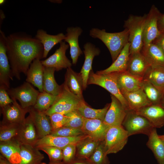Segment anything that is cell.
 <instances>
[{
  "instance_id": "cell-19",
  "label": "cell",
  "mask_w": 164,
  "mask_h": 164,
  "mask_svg": "<svg viewBox=\"0 0 164 164\" xmlns=\"http://www.w3.org/2000/svg\"><path fill=\"white\" fill-rule=\"evenodd\" d=\"M20 125L17 135V140L21 143L33 146L38 139L37 138L35 125L30 113Z\"/></svg>"
},
{
  "instance_id": "cell-18",
  "label": "cell",
  "mask_w": 164,
  "mask_h": 164,
  "mask_svg": "<svg viewBox=\"0 0 164 164\" xmlns=\"http://www.w3.org/2000/svg\"><path fill=\"white\" fill-rule=\"evenodd\" d=\"M66 31L67 33L64 40L68 44L72 63L75 65L77 62L79 57L83 53L78 42L79 37L83 30L80 27L77 26L68 27Z\"/></svg>"
},
{
  "instance_id": "cell-1",
  "label": "cell",
  "mask_w": 164,
  "mask_h": 164,
  "mask_svg": "<svg viewBox=\"0 0 164 164\" xmlns=\"http://www.w3.org/2000/svg\"><path fill=\"white\" fill-rule=\"evenodd\" d=\"M7 54L13 76L20 79V74L26 75L35 59L43 58V47L36 38L18 33L5 37Z\"/></svg>"
},
{
  "instance_id": "cell-40",
  "label": "cell",
  "mask_w": 164,
  "mask_h": 164,
  "mask_svg": "<svg viewBox=\"0 0 164 164\" xmlns=\"http://www.w3.org/2000/svg\"><path fill=\"white\" fill-rule=\"evenodd\" d=\"M65 115L68 117L69 120L64 127L81 129L84 122V118L77 110L71 111Z\"/></svg>"
},
{
  "instance_id": "cell-5",
  "label": "cell",
  "mask_w": 164,
  "mask_h": 164,
  "mask_svg": "<svg viewBox=\"0 0 164 164\" xmlns=\"http://www.w3.org/2000/svg\"><path fill=\"white\" fill-rule=\"evenodd\" d=\"M84 101L80 99L69 90L64 83L61 93L55 103L45 111L48 116L53 114L59 113L65 114L77 110L81 103Z\"/></svg>"
},
{
  "instance_id": "cell-52",
  "label": "cell",
  "mask_w": 164,
  "mask_h": 164,
  "mask_svg": "<svg viewBox=\"0 0 164 164\" xmlns=\"http://www.w3.org/2000/svg\"><path fill=\"white\" fill-rule=\"evenodd\" d=\"M159 137L161 139L163 142H164V135H159Z\"/></svg>"
},
{
  "instance_id": "cell-27",
  "label": "cell",
  "mask_w": 164,
  "mask_h": 164,
  "mask_svg": "<svg viewBox=\"0 0 164 164\" xmlns=\"http://www.w3.org/2000/svg\"><path fill=\"white\" fill-rule=\"evenodd\" d=\"M130 45L129 42L125 45L116 59L110 66L105 69L97 71L96 73L104 74L126 71L129 58Z\"/></svg>"
},
{
  "instance_id": "cell-49",
  "label": "cell",
  "mask_w": 164,
  "mask_h": 164,
  "mask_svg": "<svg viewBox=\"0 0 164 164\" xmlns=\"http://www.w3.org/2000/svg\"><path fill=\"white\" fill-rule=\"evenodd\" d=\"M0 164H11L2 155L0 156Z\"/></svg>"
},
{
  "instance_id": "cell-31",
  "label": "cell",
  "mask_w": 164,
  "mask_h": 164,
  "mask_svg": "<svg viewBox=\"0 0 164 164\" xmlns=\"http://www.w3.org/2000/svg\"><path fill=\"white\" fill-rule=\"evenodd\" d=\"M56 71L53 67H44L43 80V89L44 91L57 96L61 93L63 84L59 85L56 82L54 76Z\"/></svg>"
},
{
  "instance_id": "cell-16",
  "label": "cell",
  "mask_w": 164,
  "mask_h": 164,
  "mask_svg": "<svg viewBox=\"0 0 164 164\" xmlns=\"http://www.w3.org/2000/svg\"><path fill=\"white\" fill-rule=\"evenodd\" d=\"M135 111L146 118L154 128L164 125V108L161 104H152Z\"/></svg>"
},
{
  "instance_id": "cell-12",
  "label": "cell",
  "mask_w": 164,
  "mask_h": 164,
  "mask_svg": "<svg viewBox=\"0 0 164 164\" xmlns=\"http://www.w3.org/2000/svg\"><path fill=\"white\" fill-rule=\"evenodd\" d=\"M111 102L103 120L109 127L122 125L127 113V110L115 96L111 95Z\"/></svg>"
},
{
  "instance_id": "cell-21",
  "label": "cell",
  "mask_w": 164,
  "mask_h": 164,
  "mask_svg": "<svg viewBox=\"0 0 164 164\" xmlns=\"http://www.w3.org/2000/svg\"><path fill=\"white\" fill-rule=\"evenodd\" d=\"M151 66L141 52L130 54L126 71L143 78Z\"/></svg>"
},
{
  "instance_id": "cell-8",
  "label": "cell",
  "mask_w": 164,
  "mask_h": 164,
  "mask_svg": "<svg viewBox=\"0 0 164 164\" xmlns=\"http://www.w3.org/2000/svg\"><path fill=\"white\" fill-rule=\"evenodd\" d=\"M7 91L10 97L18 100L21 106L24 109L34 105L39 93L27 82L16 87L10 88Z\"/></svg>"
},
{
  "instance_id": "cell-39",
  "label": "cell",
  "mask_w": 164,
  "mask_h": 164,
  "mask_svg": "<svg viewBox=\"0 0 164 164\" xmlns=\"http://www.w3.org/2000/svg\"><path fill=\"white\" fill-rule=\"evenodd\" d=\"M18 125L6 124L0 128V141L5 142L12 140L17 136L19 129Z\"/></svg>"
},
{
  "instance_id": "cell-26",
  "label": "cell",
  "mask_w": 164,
  "mask_h": 164,
  "mask_svg": "<svg viewBox=\"0 0 164 164\" xmlns=\"http://www.w3.org/2000/svg\"><path fill=\"white\" fill-rule=\"evenodd\" d=\"M121 94L126 100L129 109L135 111L152 104L142 88L137 91Z\"/></svg>"
},
{
  "instance_id": "cell-28",
  "label": "cell",
  "mask_w": 164,
  "mask_h": 164,
  "mask_svg": "<svg viewBox=\"0 0 164 164\" xmlns=\"http://www.w3.org/2000/svg\"><path fill=\"white\" fill-rule=\"evenodd\" d=\"M65 37L63 33L56 35L48 34L43 29L37 30L36 38L39 40L43 47V58H46L48 53L53 47L56 44L64 40Z\"/></svg>"
},
{
  "instance_id": "cell-35",
  "label": "cell",
  "mask_w": 164,
  "mask_h": 164,
  "mask_svg": "<svg viewBox=\"0 0 164 164\" xmlns=\"http://www.w3.org/2000/svg\"><path fill=\"white\" fill-rule=\"evenodd\" d=\"M111 103L107 104L103 108L95 109L87 105L84 101H82L77 110L84 118L104 120Z\"/></svg>"
},
{
  "instance_id": "cell-43",
  "label": "cell",
  "mask_w": 164,
  "mask_h": 164,
  "mask_svg": "<svg viewBox=\"0 0 164 164\" xmlns=\"http://www.w3.org/2000/svg\"><path fill=\"white\" fill-rule=\"evenodd\" d=\"M49 117L52 131L64 127L69 120L66 115L59 113L53 114Z\"/></svg>"
},
{
  "instance_id": "cell-4",
  "label": "cell",
  "mask_w": 164,
  "mask_h": 164,
  "mask_svg": "<svg viewBox=\"0 0 164 164\" xmlns=\"http://www.w3.org/2000/svg\"><path fill=\"white\" fill-rule=\"evenodd\" d=\"M117 72L100 74L94 73L92 70L90 73L87 85L95 84L108 91L117 98L127 110L130 109L128 103L122 94L118 85Z\"/></svg>"
},
{
  "instance_id": "cell-48",
  "label": "cell",
  "mask_w": 164,
  "mask_h": 164,
  "mask_svg": "<svg viewBox=\"0 0 164 164\" xmlns=\"http://www.w3.org/2000/svg\"><path fill=\"white\" fill-rule=\"evenodd\" d=\"M69 164H90L86 160L77 159Z\"/></svg>"
},
{
  "instance_id": "cell-14",
  "label": "cell",
  "mask_w": 164,
  "mask_h": 164,
  "mask_svg": "<svg viewBox=\"0 0 164 164\" xmlns=\"http://www.w3.org/2000/svg\"><path fill=\"white\" fill-rule=\"evenodd\" d=\"M11 98L13 100L12 104L2 108L3 121L6 124L19 125L24 121L25 115L29 112L30 108H23L18 104L16 100Z\"/></svg>"
},
{
  "instance_id": "cell-22",
  "label": "cell",
  "mask_w": 164,
  "mask_h": 164,
  "mask_svg": "<svg viewBox=\"0 0 164 164\" xmlns=\"http://www.w3.org/2000/svg\"><path fill=\"white\" fill-rule=\"evenodd\" d=\"M40 59L37 58L31 64L26 74V81L38 88L40 92H43V80L44 67Z\"/></svg>"
},
{
  "instance_id": "cell-50",
  "label": "cell",
  "mask_w": 164,
  "mask_h": 164,
  "mask_svg": "<svg viewBox=\"0 0 164 164\" xmlns=\"http://www.w3.org/2000/svg\"><path fill=\"white\" fill-rule=\"evenodd\" d=\"M160 104L164 108V91L162 93V97Z\"/></svg>"
},
{
  "instance_id": "cell-17",
  "label": "cell",
  "mask_w": 164,
  "mask_h": 164,
  "mask_svg": "<svg viewBox=\"0 0 164 164\" xmlns=\"http://www.w3.org/2000/svg\"><path fill=\"white\" fill-rule=\"evenodd\" d=\"M83 52L85 60L80 73L83 80V89L85 90L87 85V81L90 72L92 70V63L94 57L98 56L100 50L98 47L90 42H87L84 46Z\"/></svg>"
},
{
  "instance_id": "cell-24",
  "label": "cell",
  "mask_w": 164,
  "mask_h": 164,
  "mask_svg": "<svg viewBox=\"0 0 164 164\" xmlns=\"http://www.w3.org/2000/svg\"><path fill=\"white\" fill-rule=\"evenodd\" d=\"M64 83L71 92L80 99L84 100L82 94L83 80L80 73L75 72L71 67L67 69Z\"/></svg>"
},
{
  "instance_id": "cell-11",
  "label": "cell",
  "mask_w": 164,
  "mask_h": 164,
  "mask_svg": "<svg viewBox=\"0 0 164 164\" xmlns=\"http://www.w3.org/2000/svg\"><path fill=\"white\" fill-rule=\"evenodd\" d=\"M60 43L59 48L53 54L45 60H41L44 67L53 68L56 71L71 67L72 63L66 55L69 45L63 41Z\"/></svg>"
},
{
  "instance_id": "cell-46",
  "label": "cell",
  "mask_w": 164,
  "mask_h": 164,
  "mask_svg": "<svg viewBox=\"0 0 164 164\" xmlns=\"http://www.w3.org/2000/svg\"><path fill=\"white\" fill-rule=\"evenodd\" d=\"M152 43L158 47L164 54V32L160 33Z\"/></svg>"
},
{
  "instance_id": "cell-37",
  "label": "cell",
  "mask_w": 164,
  "mask_h": 164,
  "mask_svg": "<svg viewBox=\"0 0 164 164\" xmlns=\"http://www.w3.org/2000/svg\"><path fill=\"white\" fill-rule=\"evenodd\" d=\"M149 100L153 104H160L162 92L147 80L143 79L142 87Z\"/></svg>"
},
{
  "instance_id": "cell-9",
  "label": "cell",
  "mask_w": 164,
  "mask_h": 164,
  "mask_svg": "<svg viewBox=\"0 0 164 164\" xmlns=\"http://www.w3.org/2000/svg\"><path fill=\"white\" fill-rule=\"evenodd\" d=\"M162 13L154 5L151 6L146 14L144 24L143 48L147 47L160 34L158 28V21Z\"/></svg>"
},
{
  "instance_id": "cell-2",
  "label": "cell",
  "mask_w": 164,
  "mask_h": 164,
  "mask_svg": "<svg viewBox=\"0 0 164 164\" xmlns=\"http://www.w3.org/2000/svg\"><path fill=\"white\" fill-rule=\"evenodd\" d=\"M89 35L93 38L100 39L105 45L110 52L113 62L129 42V32L126 29L120 32L110 33L104 29L93 28L90 30Z\"/></svg>"
},
{
  "instance_id": "cell-51",
  "label": "cell",
  "mask_w": 164,
  "mask_h": 164,
  "mask_svg": "<svg viewBox=\"0 0 164 164\" xmlns=\"http://www.w3.org/2000/svg\"><path fill=\"white\" fill-rule=\"evenodd\" d=\"M50 164H65L63 162H51Z\"/></svg>"
},
{
  "instance_id": "cell-23",
  "label": "cell",
  "mask_w": 164,
  "mask_h": 164,
  "mask_svg": "<svg viewBox=\"0 0 164 164\" xmlns=\"http://www.w3.org/2000/svg\"><path fill=\"white\" fill-rule=\"evenodd\" d=\"M21 144L18 140L12 139L1 142L0 152L11 164H19L20 162Z\"/></svg>"
},
{
  "instance_id": "cell-3",
  "label": "cell",
  "mask_w": 164,
  "mask_h": 164,
  "mask_svg": "<svg viewBox=\"0 0 164 164\" xmlns=\"http://www.w3.org/2000/svg\"><path fill=\"white\" fill-rule=\"evenodd\" d=\"M146 16L145 14L143 16L131 15L124 21V27L129 32L130 54L140 52L143 48V33Z\"/></svg>"
},
{
  "instance_id": "cell-33",
  "label": "cell",
  "mask_w": 164,
  "mask_h": 164,
  "mask_svg": "<svg viewBox=\"0 0 164 164\" xmlns=\"http://www.w3.org/2000/svg\"><path fill=\"white\" fill-rule=\"evenodd\" d=\"M151 66H164V54L157 46L152 43L141 51Z\"/></svg>"
},
{
  "instance_id": "cell-54",
  "label": "cell",
  "mask_w": 164,
  "mask_h": 164,
  "mask_svg": "<svg viewBox=\"0 0 164 164\" xmlns=\"http://www.w3.org/2000/svg\"><path fill=\"white\" fill-rule=\"evenodd\" d=\"M46 164L45 163H41V164Z\"/></svg>"
},
{
  "instance_id": "cell-34",
  "label": "cell",
  "mask_w": 164,
  "mask_h": 164,
  "mask_svg": "<svg viewBox=\"0 0 164 164\" xmlns=\"http://www.w3.org/2000/svg\"><path fill=\"white\" fill-rule=\"evenodd\" d=\"M143 79L148 81L162 92L164 91V66H150L145 73Z\"/></svg>"
},
{
  "instance_id": "cell-41",
  "label": "cell",
  "mask_w": 164,
  "mask_h": 164,
  "mask_svg": "<svg viewBox=\"0 0 164 164\" xmlns=\"http://www.w3.org/2000/svg\"><path fill=\"white\" fill-rule=\"evenodd\" d=\"M50 135L55 136L72 137L85 134L81 129L63 127L52 131Z\"/></svg>"
},
{
  "instance_id": "cell-29",
  "label": "cell",
  "mask_w": 164,
  "mask_h": 164,
  "mask_svg": "<svg viewBox=\"0 0 164 164\" xmlns=\"http://www.w3.org/2000/svg\"><path fill=\"white\" fill-rule=\"evenodd\" d=\"M21 161L19 164H40L43 155L39 150L29 144H21Z\"/></svg>"
},
{
  "instance_id": "cell-15",
  "label": "cell",
  "mask_w": 164,
  "mask_h": 164,
  "mask_svg": "<svg viewBox=\"0 0 164 164\" xmlns=\"http://www.w3.org/2000/svg\"><path fill=\"white\" fill-rule=\"evenodd\" d=\"M109 128L104 123L103 120L84 118L81 129L84 134L88 137L102 141L104 140Z\"/></svg>"
},
{
  "instance_id": "cell-36",
  "label": "cell",
  "mask_w": 164,
  "mask_h": 164,
  "mask_svg": "<svg viewBox=\"0 0 164 164\" xmlns=\"http://www.w3.org/2000/svg\"><path fill=\"white\" fill-rule=\"evenodd\" d=\"M59 96H54L45 91L39 92L33 107L38 111H45L55 103Z\"/></svg>"
},
{
  "instance_id": "cell-10",
  "label": "cell",
  "mask_w": 164,
  "mask_h": 164,
  "mask_svg": "<svg viewBox=\"0 0 164 164\" xmlns=\"http://www.w3.org/2000/svg\"><path fill=\"white\" fill-rule=\"evenodd\" d=\"M5 36L0 31V85L7 90L10 89V80H13L11 70L7 54Z\"/></svg>"
},
{
  "instance_id": "cell-25",
  "label": "cell",
  "mask_w": 164,
  "mask_h": 164,
  "mask_svg": "<svg viewBox=\"0 0 164 164\" xmlns=\"http://www.w3.org/2000/svg\"><path fill=\"white\" fill-rule=\"evenodd\" d=\"M29 112L32 115L40 138L50 135L52 131V128L49 116L45 111H38L33 107H30Z\"/></svg>"
},
{
  "instance_id": "cell-53",
  "label": "cell",
  "mask_w": 164,
  "mask_h": 164,
  "mask_svg": "<svg viewBox=\"0 0 164 164\" xmlns=\"http://www.w3.org/2000/svg\"><path fill=\"white\" fill-rule=\"evenodd\" d=\"M5 0H0V5H2L3 4L4 2H5Z\"/></svg>"
},
{
  "instance_id": "cell-38",
  "label": "cell",
  "mask_w": 164,
  "mask_h": 164,
  "mask_svg": "<svg viewBox=\"0 0 164 164\" xmlns=\"http://www.w3.org/2000/svg\"><path fill=\"white\" fill-rule=\"evenodd\" d=\"M107 155L103 141L91 156L86 160L90 164H109L110 162Z\"/></svg>"
},
{
  "instance_id": "cell-7",
  "label": "cell",
  "mask_w": 164,
  "mask_h": 164,
  "mask_svg": "<svg viewBox=\"0 0 164 164\" xmlns=\"http://www.w3.org/2000/svg\"><path fill=\"white\" fill-rule=\"evenodd\" d=\"M128 137L122 125L110 127L103 140L107 154L116 153L121 150L126 144Z\"/></svg>"
},
{
  "instance_id": "cell-42",
  "label": "cell",
  "mask_w": 164,
  "mask_h": 164,
  "mask_svg": "<svg viewBox=\"0 0 164 164\" xmlns=\"http://www.w3.org/2000/svg\"><path fill=\"white\" fill-rule=\"evenodd\" d=\"M46 153L49 156L51 162H61L63 160L62 149L54 146H43L37 148Z\"/></svg>"
},
{
  "instance_id": "cell-44",
  "label": "cell",
  "mask_w": 164,
  "mask_h": 164,
  "mask_svg": "<svg viewBox=\"0 0 164 164\" xmlns=\"http://www.w3.org/2000/svg\"><path fill=\"white\" fill-rule=\"evenodd\" d=\"M76 145L70 144L62 149L63 161L65 164H69L75 159Z\"/></svg>"
},
{
  "instance_id": "cell-47",
  "label": "cell",
  "mask_w": 164,
  "mask_h": 164,
  "mask_svg": "<svg viewBox=\"0 0 164 164\" xmlns=\"http://www.w3.org/2000/svg\"><path fill=\"white\" fill-rule=\"evenodd\" d=\"M157 24L158 29L160 33L164 32V13L160 15Z\"/></svg>"
},
{
  "instance_id": "cell-32",
  "label": "cell",
  "mask_w": 164,
  "mask_h": 164,
  "mask_svg": "<svg viewBox=\"0 0 164 164\" xmlns=\"http://www.w3.org/2000/svg\"><path fill=\"white\" fill-rule=\"evenodd\" d=\"M101 141L87 137L76 145V158L87 159L92 154Z\"/></svg>"
},
{
  "instance_id": "cell-30",
  "label": "cell",
  "mask_w": 164,
  "mask_h": 164,
  "mask_svg": "<svg viewBox=\"0 0 164 164\" xmlns=\"http://www.w3.org/2000/svg\"><path fill=\"white\" fill-rule=\"evenodd\" d=\"M147 146L154 154L159 164H164V142L158 135L156 128H153L148 136Z\"/></svg>"
},
{
  "instance_id": "cell-6",
  "label": "cell",
  "mask_w": 164,
  "mask_h": 164,
  "mask_svg": "<svg viewBox=\"0 0 164 164\" xmlns=\"http://www.w3.org/2000/svg\"><path fill=\"white\" fill-rule=\"evenodd\" d=\"M122 125L127 132L129 136L140 134L148 136L154 128L146 118L131 109L127 110Z\"/></svg>"
},
{
  "instance_id": "cell-20",
  "label": "cell",
  "mask_w": 164,
  "mask_h": 164,
  "mask_svg": "<svg viewBox=\"0 0 164 164\" xmlns=\"http://www.w3.org/2000/svg\"><path fill=\"white\" fill-rule=\"evenodd\" d=\"M143 80V78L134 75L127 71L118 73L117 82L121 93L141 88Z\"/></svg>"
},
{
  "instance_id": "cell-13",
  "label": "cell",
  "mask_w": 164,
  "mask_h": 164,
  "mask_svg": "<svg viewBox=\"0 0 164 164\" xmlns=\"http://www.w3.org/2000/svg\"><path fill=\"white\" fill-rule=\"evenodd\" d=\"M88 136L86 135L76 137H66L53 136L50 135L38 139L33 146L39 147L51 146L62 149L71 144H77Z\"/></svg>"
},
{
  "instance_id": "cell-45",
  "label": "cell",
  "mask_w": 164,
  "mask_h": 164,
  "mask_svg": "<svg viewBox=\"0 0 164 164\" xmlns=\"http://www.w3.org/2000/svg\"><path fill=\"white\" fill-rule=\"evenodd\" d=\"M9 96L7 90L0 86V106L1 108L12 103L13 100Z\"/></svg>"
}]
</instances>
